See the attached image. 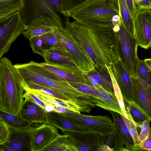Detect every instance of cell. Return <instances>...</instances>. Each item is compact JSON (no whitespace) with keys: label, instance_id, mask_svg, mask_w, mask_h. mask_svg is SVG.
Wrapping results in <instances>:
<instances>
[{"label":"cell","instance_id":"obj_31","mask_svg":"<svg viewBox=\"0 0 151 151\" xmlns=\"http://www.w3.org/2000/svg\"><path fill=\"white\" fill-rule=\"evenodd\" d=\"M110 76L113 85L114 92L118 100L119 104L122 109V114L128 119L126 109L125 106L122 96L113 75L112 70L110 67H106Z\"/></svg>","mask_w":151,"mask_h":151},{"label":"cell","instance_id":"obj_14","mask_svg":"<svg viewBox=\"0 0 151 151\" xmlns=\"http://www.w3.org/2000/svg\"><path fill=\"white\" fill-rule=\"evenodd\" d=\"M112 70L121 92L124 101L136 107L133 81L121 60L114 65Z\"/></svg>","mask_w":151,"mask_h":151},{"label":"cell","instance_id":"obj_22","mask_svg":"<svg viewBox=\"0 0 151 151\" xmlns=\"http://www.w3.org/2000/svg\"><path fill=\"white\" fill-rule=\"evenodd\" d=\"M109 3L120 16L124 26L134 37V20L130 16L126 0H108Z\"/></svg>","mask_w":151,"mask_h":151},{"label":"cell","instance_id":"obj_3","mask_svg":"<svg viewBox=\"0 0 151 151\" xmlns=\"http://www.w3.org/2000/svg\"><path fill=\"white\" fill-rule=\"evenodd\" d=\"M57 12L64 15L61 0H24L20 12L25 26L45 23L63 28L65 25Z\"/></svg>","mask_w":151,"mask_h":151},{"label":"cell","instance_id":"obj_8","mask_svg":"<svg viewBox=\"0 0 151 151\" xmlns=\"http://www.w3.org/2000/svg\"><path fill=\"white\" fill-rule=\"evenodd\" d=\"M62 114L81 122L91 129V132L101 136L109 135L115 129L113 121L108 116L86 115L76 113L68 109L65 112Z\"/></svg>","mask_w":151,"mask_h":151},{"label":"cell","instance_id":"obj_39","mask_svg":"<svg viewBox=\"0 0 151 151\" xmlns=\"http://www.w3.org/2000/svg\"><path fill=\"white\" fill-rule=\"evenodd\" d=\"M147 150L151 151V136L140 143L133 151Z\"/></svg>","mask_w":151,"mask_h":151},{"label":"cell","instance_id":"obj_37","mask_svg":"<svg viewBox=\"0 0 151 151\" xmlns=\"http://www.w3.org/2000/svg\"><path fill=\"white\" fill-rule=\"evenodd\" d=\"M29 40L30 47L34 53L42 56L44 54L42 41L40 36L34 37Z\"/></svg>","mask_w":151,"mask_h":151},{"label":"cell","instance_id":"obj_17","mask_svg":"<svg viewBox=\"0 0 151 151\" xmlns=\"http://www.w3.org/2000/svg\"><path fill=\"white\" fill-rule=\"evenodd\" d=\"M73 137L77 142L78 151H99L105 144L108 135L101 136L89 132L87 133L66 132L63 133Z\"/></svg>","mask_w":151,"mask_h":151},{"label":"cell","instance_id":"obj_43","mask_svg":"<svg viewBox=\"0 0 151 151\" xmlns=\"http://www.w3.org/2000/svg\"><path fill=\"white\" fill-rule=\"evenodd\" d=\"M0 151H14V150L6 144L0 145Z\"/></svg>","mask_w":151,"mask_h":151},{"label":"cell","instance_id":"obj_46","mask_svg":"<svg viewBox=\"0 0 151 151\" xmlns=\"http://www.w3.org/2000/svg\"><path fill=\"white\" fill-rule=\"evenodd\" d=\"M151 5V0H149Z\"/></svg>","mask_w":151,"mask_h":151},{"label":"cell","instance_id":"obj_34","mask_svg":"<svg viewBox=\"0 0 151 151\" xmlns=\"http://www.w3.org/2000/svg\"><path fill=\"white\" fill-rule=\"evenodd\" d=\"M150 119L142 122L135 123L137 129H140L139 139V143L149 137L151 136V128L150 123Z\"/></svg>","mask_w":151,"mask_h":151},{"label":"cell","instance_id":"obj_9","mask_svg":"<svg viewBox=\"0 0 151 151\" xmlns=\"http://www.w3.org/2000/svg\"><path fill=\"white\" fill-rule=\"evenodd\" d=\"M38 63L40 65L58 78L70 83L92 86L87 79L85 73L76 66L51 63L46 62Z\"/></svg>","mask_w":151,"mask_h":151},{"label":"cell","instance_id":"obj_29","mask_svg":"<svg viewBox=\"0 0 151 151\" xmlns=\"http://www.w3.org/2000/svg\"><path fill=\"white\" fill-rule=\"evenodd\" d=\"M128 115V119L123 115L119 114L123 120L124 123L128 128L129 132L134 141L135 146L132 150L139 143L138 132V129L133 118L131 116L128 108L125 107Z\"/></svg>","mask_w":151,"mask_h":151},{"label":"cell","instance_id":"obj_2","mask_svg":"<svg viewBox=\"0 0 151 151\" xmlns=\"http://www.w3.org/2000/svg\"><path fill=\"white\" fill-rule=\"evenodd\" d=\"M23 79L11 61L0 59V110L18 114L24 101Z\"/></svg>","mask_w":151,"mask_h":151},{"label":"cell","instance_id":"obj_13","mask_svg":"<svg viewBox=\"0 0 151 151\" xmlns=\"http://www.w3.org/2000/svg\"><path fill=\"white\" fill-rule=\"evenodd\" d=\"M14 65L22 78L38 84L45 86L48 79L58 78L34 61Z\"/></svg>","mask_w":151,"mask_h":151},{"label":"cell","instance_id":"obj_23","mask_svg":"<svg viewBox=\"0 0 151 151\" xmlns=\"http://www.w3.org/2000/svg\"><path fill=\"white\" fill-rule=\"evenodd\" d=\"M43 151H78L77 142L71 135L60 134Z\"/></svg>","mask_w":151,"mask_h":151},{"label":"cell","instance_id":"obj_28","mask_svg":"<svg viewBox=\"0 0 151 151\" xmlns=\"http://www.w3.org/2000/svg\"><path fill=\"white\" fill-rule=\"evenodd\" d=\"M133 76L151 85V70L145 65L143 60L139 58L137 60Z\"/></svg>","mask_w":151,"mask_h":151},{"label":"cell","instance_id":"obj_41","mask_svg":"<svg viewBox=\"0 0 151 151\" xmlns=\"http://www.w3.org/2000/svg\"><path fill=\"white\" fill-rule=\"evenodd\" d=\"M127 7L131 18L134 20L136 13L133 0H126Z\"/></svg>","mask_w":151,"mask_h":151},{"label":"cell","instance_id":"obj_19","mask_svg":"<svg viewBox=\"0 0 151 151\" xmlns=\"http://www.w3.org/2000/svg\"><path fill=\"white\" fill-rule=\"evenodd\" d=\"M23 84L25 92L30 93L42 101L46 106H56L63 107L73 112L81 113L84 112L81 108L69 101H63L50 95L45 93L37 90L29 88L23 80Z\"/></svg>","mask_w":151,"mask_h":151},{"label":"cell","instance_id":"obj_15","mask_svg":"<svg viewBox=\"0 0 151 151\" xmlns=\"http://www.w3.org/2000/svg\"><path fill=\"white\" fill-rule=\"evenodd\" d=\"M131 77L134 84L136 108L145 114L151 121V85L136 77Z\"/></svg>","mask_w":151,"mask_h":151},{"label":"cell","instance_id":"obj_27","mask_svg":"<svg viewBox=\"0 0 151 151\" xmlns=\"http://www.w3.org/2000/svg\"><path fill=\"white\" fill-rule=\"evenodd\" d=\"M57 29L58 28L47 23H36L25 26L22 34L25 37L30 40L34 37L52 32Z\"/></svg>","mask_w":151,"mask_h":151},{"label":"cell","instance_id":"obj_25","mask_svg":"<svg viewBox=\"0 0 151 151\" xmlns=\"http://www.w3.org/2000/svg\"><path fill=\"white\" fill-rule=\"evenodd\" d=\"M0 118L6 122L10 128L24 129L32 126L31 123L23 119L19 114H13L0 110Z\"/></svg>","mask_w":151,"mask_h":151},{"label":"cell","instance_id":"obj_6","mask_svg":"<svg viewBox=\"0 0 151 151\" xmlns=\"http://www.w3.org/2000/svg\"><path fill=\"white\" fill-rule=\"evenodd\" d=\"M53 32L66 50L74 62L85 74L94 69L91 60L75 43L65 26L54 30Z\"/></svg>","mask_w":151,"mask_h":151},{"label":"cell","instance_id":"obj_20","mask_svg":"<svg viewBox=\"0 0 151 151\" xmlns=\"http://www.w3.org/2000/svg\"><path fill=\"white\" fill-rule=\"evenodd\" d=\"M34 127L24 129L10 128L9 139L5 143L14 151H29L30 134Z\"/></svg>","mask_w":151,"mask_h":151},{"label":"cell","instance_id":"obj_45","mask_svg":"<svg viewBox=\"0 0 151 151\" xmlns=\"http://www.w3.org/2000/svg\"><path fill=\"white\" fill-rule=\"evenodd\" d=\"M143 61L145 65L151 70V58L145 59Z\"/></svg>","mask_w":151,"mask_h":151},{"label":"cell","instance_id":"obj_1","mask_svg":"<svg viewBox=\"0 0 151 151\" xmlns=\"http://www.w3.org/2000/svg\"><path fill=\"white\" fill-rule=\"evenodd\" d=\"M65 27L75 43L91 60L94 68L108 73L121 60L118 32L114 26L89 27L76 20L65 23Z\"/></svg>","mask_w":151,"mask_h":151},{"label":"cell","instance_id":"obj_32","mask_svg":"<svg viewBox=\"0 0 151 151\" xmlns=\"http://www.w3.org/2000/svg\"><path fill=\"white\" fill-rule=\"evenodd\" d=\"M23 80L26 85L30 88L37 90L45 93L55 97L63 101H69L66 98L59 93L47 87L38 84L30 81Z\"/></svg>","mask_w":151,"mask_h":151},{"label":"cell","instance_id":"obj_36","mask_svg":"<svg viewBox=\"0 0 151 151\" xmlns=\"http://www.w3.org/2000/svg\"><path fill=\"white\" fill-rule=\"evenodd\" d=\"M114 123L115 133L112 148L114 151H127L124 147L125 145L120 131L116 124Z\"/></svg>","mask_w":151,"mask_h":151},{"label":"cell","instance_id":"obj_16","mask_svg":"<svg viewBox=\"0 0 151 151\" xmlns=\"http://www.w3.org/2000/svg\"><path fill=\"white\" fill-rule=\"evenodd\" d=\"M87 94L96 99V106L110 111L122 114V109L114 92L106 91L101 87L97 88L90 86L89 90Z\"/></svg>","mask_w":151,"mask_h":151},{"label":"cell","instance_id":"obj_24","mask_svg":"<svg viewBox=\"0 0 151 151\" xmlns=\"http://www.w3.org/2000/svg\"><path fill=\"white\" fill-rule=\"evenodd\" d=\"M24 0H0V22L19 12L23 8Z\"/></svg>","mask_w":151,"mask_h":151},{"label":"cell","instance_id":"obj_35","mask_svg":"<svg viewBox=\"0 0 151 151\" xmlns=\"http://www.w3.org/2000/svg\"><path fill=\"white\" fill-rule=\"evenodd\" d=\"M124 102L125 106L128 108L131 115L135 123L142 122L150 119L145 114L139 109L129 104L126 102Z\"/></svg>","mask_w":151,"mask_h":151},{"label":"cell","instance_id":"obj_10","mask_svg":"<svg viewBox=\"0 0 151 151\" xmlns=\"http://www.w3.org/2000/svg\"><path fill=\"white\" fill-rule=\"evenodd\" d=\"M134 38L138 46L145 49L151 47V9L136 12L134 19Z\"/></svg>","mask_w":151,"mask_h":151},{"label":"cell","instance_id":"obj_42","mask_svg":"<svg viewBox=\"0 0 151 151\" xmlns=\"http://www.w3.org/2000/svg\"><path fill=\"white\" fill-rule=\"evenodd\" d=\"M85 74L87 79L92 86L97 88L101 87L99 83L90 75L88 73Z\"/></svg>","mask_w":151,"mask_h":151},{"label":"cell","instance_id":"obj_4","mask_svg":"<svg viewBox=\"0 0 151 151\" xmlns=\"http://www.w3.org/2000/svg\"><path fill=\"white\" fill-rule=\"evenodd\" d=\"M117 14L107 0H91L72 12L70 17L89 27H109L115 26L112 18Z\"/></svg>","mask_w":151,"mask_h":151},{"label":"cell","instance_id":"obj_33","mask_svg":"<svg viewBox=\"0 0 151 151\" xmlns=\"http://www.w3.org/2000/svg\"><path fill=\"white\" fill-rule=\"evenodd\" d=\"M53 31L40 35L44 51L53 47L65 48L55 36Z\"/></svg>","mask_w":151,"mask_h":151},{"label":"cell","instance_id":"obj_7","mask_svg":"<svg viewBox=\"0 0 151 151\" xmlns=\"http://www.w3.org/2000/svg\"><path fill=\"white\" fill-rule=\"evenodd\" d=\"M25 27L18 12L0 22V58L7 53L12 44L22 34Z\"/></svg>","mask_w":151,"mask_h":151},{"label":"cell","instance_id":"obj_5","mask_svg":"<svg viewBox=\"0 0 151 151\" xmlns=\"http://www.w3.org/2000/svg\"><path fill=\"white\" fill-rule=\"evenodd\" d=\"M118 35L121 60L131 76H133L138 58V44L134 37L127 29L122 22L120 25Z\"/></svg>","mask_w":151,"mask_h":151},{"label":"cell","instance_id":"obj_11","mask_svg":"<svg viewBox=\"0 0 151 151\" xmlns=\"http://www.w3.org/2000/svg\"><path fill=\"white\" fill-rule=\"evenodd\" d=\"M57 129L48 123L34 127L30 134L29 151H41L59 135Z\"/></svg>","mask_w":151,"mask_h":151},{"label":"cell","instance_id":"obj_26","mask_svg":"<svg viewBox=\"0 0 151 151\" xmlns=\"http://www.w3.org/2000/svg\"><path fill=\"white\" fill-rule=\"evenodd\" d=\"M113 121L118 127L121 134L125 148L127 151H132L135 145L127 127L120 115L115 112L110 111Z\"/></svg>","mask_w":151,"mask_h":151},{"label":"cell","instance_id":"obj_44","mask_svg":"<svg viewBox=\"0 0 151 151\" xmlns=\"http://www.w3.org/2000/svg\"><path fill=\"white\" fill-rule=\"evenodd\" d=\"M114 151L113 150L108 146L104 144L102 145L99 150V151Z\"/></svg>","mask_w":151,"mask_h":151},{"label":"cell","instance_id":"obj_21","mask_svg":"<svg viewBox=\"0 0 151 151\" xmlns=\"http://www.w3.org/2000/svg\"><path fill=\"white\" fill-rule=\"evenodd\" d=\"M42 56L45 62L48 63L68 65L78 67L64 47H52L45 50Z\"/></svg>","mask_w":151,"mask_h":151},{"label":"cell","instance_id":"obj_30","mask_svg":"<svg viewBox=\"0 0 151 151\" xmlns=\"http://www.w3.org/2000/svg\"><path fill=\"white\" fill-rule=\"evenodd\" d=\"M64 15L70 17L71 13L91 0H61Z\"/></svg>","mask_w":151,"mask_h":151},{"label":"cell","instance_id":"obj_18","mask_svg":"<svg viewBox=\"0 0 151 151\" xmlns=\"http://www.w3.org/2000/svg\"><path fill=\"white\" fill-rule=\"evenodd\" d=\"M40 105L25 99L18 114L22 118L32 124L48 123L47 113Z\"/></svg>","mask_w":151,"mask_h":151},{"label":"cell","instance_id":"obj_12","mask_svg":"<svg viewBox=\"0 0 151 151\" xmlns=\"http://www.w3.org/2000/svg\"><path fill=\"white\" fill-rule=\"evenodd\" d=\"M48 123L60 129L63 133L72 132L87 133L91 129L81 122L57 111H52L47 113Z\"/></svg>","mask_w":151,"mask_h":151},{"label":"cell","instance_id":"obj_40","mask_svg":"<svg viewBox=\"0 0 151 151\" xmlns=\"http://www.w3.org/2000/svg\"><path fill=\"white\" fill-rule=\"evenodd\" d=\"M136 12L144 9H151L149 0H133Z\"/></svg>","mask_w":151,"mask_h":151},{"label":"cell","instance_id":"obj_38","mask_svg":"<svg viewBox=\"0 0 151 151\" xmlns=\"http://www.w3.org/2000/svg\"><path fill=\"white\" fill-rule=\"evenodd\" d=\"M10 134V128L6 122L0 118V145L5 144L8 140Z\"/></svg>","mask_w":151,"mask_h":151}]
</instances>
